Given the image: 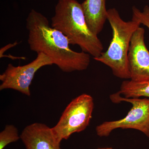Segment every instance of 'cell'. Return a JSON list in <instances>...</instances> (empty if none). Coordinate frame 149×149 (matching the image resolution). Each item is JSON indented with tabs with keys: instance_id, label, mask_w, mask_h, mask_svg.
<instances>
[{
	"instance_id": "1",
	"label": "cell",
	"mask_w": 149,
	"mask_h": 149,
	"mask_svg": "<svg viewBox=\"0 0 149 149\" xmlns=\"http://www.w3.org/2000/svg\"><path fill=\"white\" fill-rule=\"evenodd\" d=\"M26 28L31 50L37 54H45L62 71H82L89 67L90 55L72 50L68 38L52 27L48 19L42 13L31 10L26 19Z\"/></svg>"
},
{
	"instance_id": "2",
	"label": "cell",
	"mask_w": 149,
	"mask_h": 149,
	"mask_svg": "<svg viewBox=\"0 0 149 149\" xmlns=\"http://www.w3.org/2000/svg\"><path fill=\"white\" fill-rule=\"evenodd\" d=\"M51 26L62 32L70 45L79 46L94 58L102 53V44L89 29L81 4L76 0H58Z\"/></svg>"
},
{
	"instance_id": "3",
	"label": "cell",
	"mask_w": 149,
	"mask_h": 149,
	"mask_svg": "<svg viewBox=\"0 0 149 149\" xmlns=\"http://www.w3.org/2000/svg\"><path fill=\"white\" fill-rule=\"evenodd\" d=\"M107 20L112 30V39L106 52L94 59L109 67L116 77L130 79L128 51L131 38L141 22L133 18L130 21H124L115 8L108 10Z\"/></svg>"
},
{
	"instance_id": "4",
	"label": "cell",
	"mask_w": 149,
	"mask_h": 149,
	"mask_svg": "<svg viewBox=\"0 0 149 149\" xmlns=\"http://www.w3.org/2000/svg\"><path fill=\"white\" fill-rule=\"evenodd\" d=\"M94 103L93 98L83 94L70 102L63 113L56 125L52 128L57 140L61 143L71 135L85 130L92 118Z\"/></svg>"
},
{
	"instance_id": "5",
	"label": "cell",
	"mask_w": 149,
	"mask_h": 149,
	"mask_svg": "<svg viewBox=\"0 0 149 149\" xmlns=\"http://www.w3.org/2000/svg\"><path fill=\"white\" fill-rule=\"evenodd\" d=\"M110 99L114 103L128 102L132 104V107L124 118L105 121L98 125L96 128L97 136L107 137L113 130L121 128L139 130L149 138V99L126 98L117 93L110 95Z\"/></svg>"
},
{
	"instance_id": "6",
	"label": "cell",
	"mask_w": 149,
	"mask_h": 149,
	"mask_svg": "<svg viewBox=\"0 0 149 149\" xmlns=\"http://www.w3.org/2000/svg\"><path fill=\"white\" fill-rule=\"evenodd\" d=\"M36 58L28 64L15 66L9 63L0 75V90L13 89L30 96V86L36 72L41 68L53 64L51 59L42 53H38Z\"/></svg>"
},
{
	"instance_id": "7",
	"label": "cell",
	"mask_w": 149,
	"mask_h": 149,
	"mask_svg": "<svg viewBox=\"0 0 149 149\" xmlns=\"http://www.w3.org/2000/svg\"><path fill=\"white\" fill-rule=\"evenodd\" d=\"M145 30L140 27L131 38L128 53L130 80L149 81V52L145 43Z\"/></svg>"
},
{
	"instance_id": "8",
	"label": "cell",
	"mask_w": 149,
	"mask_h": 149,
	"mask_svg": "<svg viewBox=\"0 0 149 149\" xmlns=\"http://www.w3.org/2000/svg\"><path fill=\"white\" fill-rule=\"evenodd\" d=\"M20 139L26 149H62L52 128L44 123H35L27 125Z\"/></svg>"
},
{
	"instance_id": "9",
	"label": "cell",
	"mask_w": 149,
	"mask_h": 149,
	"mask_svg": "<svg viewBox=\"0 0 149 149\" xmlns=\"http://www.w3.org/2000/svg\"><path fill=\"white\" fill-rule=\"evenodd\" d=\"M106 1L85 0L81 4L89 29L97 36L107 19Z\"/></svg>"
},
{
	"instance_id": "10",
	"label": "cell",
	"mask_w": 149,
	"mask_h": 149,
	"mask_svg": "<svg viewBox=\"0 0 149 149\" xmlns=\"http://www.w3.org/2000/svg\"><path fill=\"white\" fill-rule=\"evenodd\" d=\"M116 93L126 98L140 97H149V81L137 82L125 80L121 84L120 91Z\"/></svg>"
},
{
	"instance_id": "11",
	"label": "cell",
	"mask_w": 149,
	"mask_h": 149,
	"mask_svg": "<svg viewBox=\"0 0 149 149\" xmlns=\"http://www.w3.org/2000/svg\"><path fill=\"white\" fill-rule=\"evenodd\" d=\"M20 139L18 130L13 125H6L0 133V149H4L9 144L14 143Z\"/></svg>"
},
{
	"instance_id": "12",
	"label": "cell",
	"mask_w": 149,
	"mask_h": 149,
	"mask_svg": "<svg viewBox=\"0 0 149 149\" xmlns=\"http://www.w3.org/2000/svg\"><path fill=\"white\" fill-rule=\"evenodd\" d=\"M132 18L139 20L141 24L146 26L149 29V6H145L142 11L134 6L132 8Z\"/></svg>"
},
{
	"instance_id": "13",
	"label": "cell",
	"mask_w": 149,
	"mask_h": 149,
	"mask_svg": "<svg viewBox=\"0 0 149 149\" xmlns=\"http://www.w3.org/2000/svg\"><path fill=\"white\" fill-rule=\"evenodd\" d=\"M17 44V43L15 42L13 44H9L8 45L6 46V47H4L2 49H1V56L3 54L4 52H5L9 48L12 47H14V46L16 45Z\"/></svg>"
},
{
	"instance_id": "14",
	"label": "cell",
	"mask_w": 149,
	"mask_h": 149,
	"mask_svg": "<svg viewBox=\"0 0 149 149\" xmlns=\"http://www.w3.org/2000/svg\"><path fill=\"white\" fill-rule=\"evenodd\" d=\"M98 149H113L112 148H99Z\"/></svg>"
}]
</instances>
